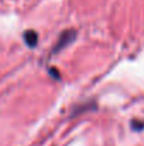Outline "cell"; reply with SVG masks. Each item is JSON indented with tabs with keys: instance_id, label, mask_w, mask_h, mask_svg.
I'll use <instances>...</instances> for the list:
<instances>
[{
	"instance_id": "obj_1",
	"label": "cell",
	"mask_w": 144,
	"mask_h": 146,
	"mask_svg": "<svg viewBox=\"0 0 144 146\" xmlns=\"http://www.w3.org/2000/svg\"><path fill=\"white\" fill-rule=\"evenodd\" d=\"M74 38H75V31H65V33L59 37V41H58V44L54 47V51H58V50H61L62 47L68 46L71 41H74Z\"/></svg>"
},
{
	"instance_id": "obj_2",
	"label": "cell",
	"mask_w": 144,
	"mask_h": 146,
	"mask_svg": "<svg viewBox=\"0 0 144 146\" xmlns=\"http://www.w3.org/2000/svg\"><path fill=\"white\" fill-rule=\"evenodd\" d=\"M24 41H26V44H27L28 47H36V46H37V41H38L37 33L33 31V30L26 31V33H24Z\"/></svg>"
}]
</instances>
